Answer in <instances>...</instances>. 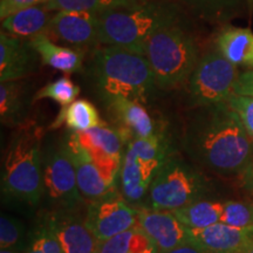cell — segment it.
<instances>
[{
  "mask_svg": "<svg viewBox=\"0 0 253 253\" xmlns=\"http://www.w3.org/2000/svg\"><path fill=\"white\" fill-rule=\"evenodd\" d=\"M184 147L219 173L244 172L253 162V140L226 102L196 107L186 122Z\"/></svg>",
  "mask_w": 253,
  "mask_h": 253,
  "instance_id": "1",
  "label": "cell"
},
{
  "mask_svg": "<svg viewBox=\"0 0 253 253\" xmlns=\"http://www.w3.org/2000/svg\"><path fill=\"white\" fill-rule=\"evenodd\" d=\"M184 11L173 0H144L99 15L101 46H116L144 55L155 32L182 20Z\"/></svg>",
  "mask_w": 253,
  "mask_h": 253,
  "instance_id": "2",
  "label": "cell"
},
{
  "mask_svg": "<svg viewBox=\"0 0 253 253\" xmlns=\"http://www.w3.org/2000/svg\"><path fill=\"white\" fill-rule=\"evenodd\" d=\"M88 72L103 101L123 96L147 103L157 89L147 58L116 46H100L91 50Z\"/></svg>",
  "mask_w": 253,
  "mask_h": 253,
  "instance_id": "3",
  "label": "cell"
},
{
  "mask_svg": "<svg viewBox=\"0 0 253 253\" xmlns=\"http://www.w3.org/2000/svg\"><path fill=\"white\" fill-rule=\"evenodd\" d=\"M43 131L33 121L17 126L6 150L1 175L2 192L15 201L30 205L39 203L42 196Z\"/></svg>",
  "mask_w": 253,
  "mask_h": 253,
  "instance_id": "4",
  "label": "cell"
},
{
  "mask_svg": "<svg viewBox=\"0 0 253 253\" xmlns=\"http://www.w3.org/2000/svg\"><path fill=\"white\" fill-rule=\"evenodd\" d=\"M144 56L157 88L163 90L186 84L201 58L196 38L183 24V19L155 32L145 45Z\"/></svg>",
  "mask_w": 253,
  "mask_h": 253,
  "instance_id": "5",
  "label": "cell"
},
{
  "mask_svg": "<svg viewBox=\"0 0 253 253\" xmlns=\"http://www.w3.org/2000/svg\"><path fill=\"white\" fill-rule=\"evenodd\" d=\"M166 135L158 131L148 138H136L126 144L120 178L128 202H138L150 189L155 176L170 156Z\"/></svg>",
  "mask_w": 253,
  "mask_h": 253,
  "instance_id": "6",
  "label": "cell"
},
{
  "mask_svg": "<svg viewBox=\"0 0 253 253\" xmlns=\"http://www.w3.org/2000/svg\"><path fill=\"white\" fill-rule=\"evenodd\" d=\"M239 73L217 48L199 58L188 82L186 89L194 107L224 103L233 94Z\"/></svg>",
  "mask_w": 253,
  "mask_h": 253,
  "instance_id": "7",
  "label": "cell"
},
{
  "mask_svg": "<svg viewBox=\"0 0 253 253\" xmlns=\"http://www.w3.org/2000/svg\"><path fill=\"white\" fill-rule=\"evenodd\" d=\"M198 176L188 164L170 155L160 168L149 189L151 209L175 211L198 201Z\"/></svg>",
  "mask_w": 253,
  "mask_h": 253,
  "instance_id": "8",
  "label": "cell"
},
{
  "mask_svg": "<svg viewBox=\"0 0 253 253\" xmlns=\"http://www.w3.org/2000/svg\"><path fill=\"white\" fill-rule=\"evenodd\" d=\"M84 221L99 242L138 225V210L118 192L88 203Z\"/></svg>",
  "mask_w": 253,
  "mask_h": 253,
  "instance_id": "9",
  "label": "cell"
},
{
  "mask_svg": "<svg viewBox=\"0 0 253 253\" xmlns=\"http://www.w3.org/2000/svg\"><path fill=\"white\" fill-rule=\"evenodd\" d=\"M50 39L72 48L94 50L101 46L99 39V15L89 12L59 11L49 23Z\"/></svg>",
  "mask_w": 253,
  "mask_h": 253,
  "instance_id": "10",
  "label": "cell"
},
{
  "mask_svg": "<svg viewBox=\"0 0 253 253\" xmlns=\"http://www.w3.org/2000/svg\"><path fill=\"white\" fill-rule=\"evenodd\" d=\"M43 188L48 197L62 207L72 209L81 203L82 195L66 141L48 155L43 171Z\"/></svg>",
  "mask_w": 253,
  "mask_h": 253,
  "instance_id": "11",
  "label": "cell"
},
{
  "mask_svg": "<svg viewBox=\"0 0 253 253\" xmlns=\"http://www.w3.org/2000/svg\"><path fill=\"white\" fill-rule=\"evenodd\" d=\"M104 102L126 144L136 138H148L158 132L142 103L123 96L109 97Z\"/></svg>",
  "mask_w": 253,
  "mask_h": 253,
  "instance_id": "12",
  "label": "cell"
},
{
  "mask_svg": "<svg viewBox=\"0 0 253 253\" xmlns=\"http://www.w3.org/2000/svg\"><path fill=\"white\" fill-rule=\"evenodd\" d=\"M138 226L153 239L158 253L170 251L189 239V229L172 211L137 209Z\"/></svg>",
  "mask_w": 253,
  "mask_h": 253,
  "instance_id": "13",
  "label": "cell"
},
{
  "mask_svg": "<svg viewBox=\"0 0 253 253\" xmlns=\"http://www.w3.org/2000/svg\"><path fill=\"white\" fill-rule=\"evenodd\" d=\"M37 52L30 40L0 32V82L19 81L36 69Z\"/></svg>",
  "mask_w": 253,
  "mask_h": 253,
  "instance_id": "14",
  "label": "cell"
},
{
  "mask_svg": "<svg viewBox=\"0 0 253 253\" xmlns=\"http://www.w3.org/2000/svg\"><path fill=\"white\" fill-rule=\"evenodd\" d=\"M66 144L74 164L78 186L82 197L93 202L115 194V188L104 179L102 173L91 160L89 153L79 143L73 132L66 140Z\"/></svg>",
  "mask_w": 253,
  "mask_h": 253,
  "instance_id": "15",
  "label": "cell"
},
{
  "mask_svg": "<svg viewBox=\"0 0 253 253\" xmlns=\"http://www.w3.org/2000/svg\"><path fill=\"white\" fill-rule=\"evenodd\" d=\"M46 224L58 238L63 253H96L100 242L88 229L84 218L61 211L52 214Z\"/></svg>",
  "mask_w": 253,
  "mask_h": 253,
  "instance_id": "16",
  "label": "cell"
},
{
  "mask_svg": "<svg viewBox=\"0 0 253 253\" xmlns=\"http://www.w3.org/2000/svg\"><path fill=\"white\" fill-rule=\"evenodd\" d=\"M189 238L210 252H245L253 242V232L217 223L204 229H189Z\"/></svg>",
  "mask_w": 253,
  "mask_h": 253,
  "instance_id": "17",
  "label": "cell"
},
{
  "mask_svg": "<svg viewBox=\"0 0 253 253\" xmlns=\"http://www.w3.org/2000/svg\"><path fill=\"white\" fill-rule=\"evenodd\" d=\"M30 42L41 62L55 71L73 74L80 71L84 66L86 50L60 46L47 34H40L31 39Z\"/></svg>",
  "mask_w": 253,
  "mask_h": 253,
  "instance_id": "18",
  "label": "cell"
},
{
  "mask_svg": "<svg viewBox=\"0 0 253 253\" xmlns=\"http://www.w3.org/2000/svg\"><path fill=\"white\" fill-rule=\"evenodd\" d=\"M45 5L21 9L1 20V30L20 39L31 40L48 33L53 14Z\"/></svg>",
  "mask_w": 253,
  "mask_h": 253,
  "instance_id": "19",
  "label": "cell"
},
{
  "mask_svg": "<svg viewBox=\"0 0 253 253\" xmlns=\"http://www.w3.org/2000/svg\"><path fill=\"white\" fill-rule=\"evenodd\" d=\"M216 48L237 67L253 69V32L250 28H223L216 39Z\"/></svg>",
  "mask_w": 253,
  "mask_h": 253,
  "instance_id": "20",
  "label": "cell"
},
{
  "mask_svg": "<svg viewBox=\"0 0 253 253\" xmlns=\"http://www.w3.org/2000/svg\"><path fill=\"white\" fill-rule=\"evenodd\" d=\"M62 125L73 132H82L94 126L106 125V122L101 120L100 114L93 103L80 99L62 107L54 122L50 125V129H59Z\"/></svg>",
  "mask_w": 253,
  "mask_h": 253,
  "instance_id": "21",
  "label": "cell"
},
{
  "mask_svg": "<svg viewBox=\"0 0 253 253\" xmlns=\"http://www.w3.org/2000/svg\"><path fill=\"white\" fill-rule=\"evenodd\" d=\"M73 134L79 143L89 153H102L122 157V149L126 142L116 128L102 125L90 128L89 130Z\"/></svg>",
  "mask_w": 253,
  "mask_h": 253,
  "instance_id": "22",
  "label": "cell"
},
{
  "mask_svg": "<svg viewBox=\"0 0 253 253\" xmlns=\"http://www.w3.org/2000/svg\"><path fill=\"white\" fill-rule=\"evenodd\" d=\"M96 253H158L157 246L140 226L101 242Z\"/></svg>",
  "mask_w": 253,
  "mask_h": 253,
  "instance_id": "23",
  "label": "cell"
},
{
  "mask_svg": "<svg viewBox=\"0 0 253 253\" xmlns=\"http://www.w3.org/2000/svg\"><path fill=\"white\" fill-rule=\"evenodd\" d=\"M183 11L207 21H224L239 11L242 0H173Z\"/></svg>",
  "mask_w": 253,
  "mask_h": 253,
  "instance_id": "24",
  "label": "cell"
},
{
  "mask_svg": "<svg viewBox=\"0 0 253 253\" xmlns=\"http://www.w3.org/2000/svg\"><path fill=\"white\" fill-rule=\"evenodd\" d=\"M26 93L23 82L8 81L0 84V116L5 125L19 126L25 122Z\"/></svg>",
  "mask_w": 253,
  "mask_h": 253,
  "instance_id": "25",
  "label": "cell"
},
{
  "mask_svg": "<svg viewBox=\"0 0 253 253\" xmlns=\"http://www.w3.org/2000/svg\"><path fill=\"white\" fill-rule=\"evenodd\" d=\"M223 208L220 202L196 201L172 212L188 229H204L219 223Z\"/></svg>",
  "mask_w": 253,
  "mask_h": 253,
  "instance_id": "26",
  "label": "cell"
},
{
  "mask_svg": "<svg viewBox=\"0 0 253 253\" xmlns=\"http://www.w3.org/2000/svg\"><path fill=\"white\" fill-rule=\"evenodd\" d=\"M142 0H48L45 6L49 11H80L102 14L110 9L137 4Z\"/></svg>",
  "mask_w": 253,
  "mask_h": 253,
  "instance_id": "27",
  "label": "cell"
},
{
  "mask_svg": "<svg viewBox=\"0 0 253 253\" xmlns=\"http://www.w3.org/2000/svg\"><path fill=\"white\" fill-rule=\"evenodd\" d=\"M80 87L77 86L71 79L62 77L56 79L54 81L48 82L46 86L40 88L32 99V102L49 99L65 107L77 100L79 94H80Z\"/></svg>",
  "mask_w": 253,
  "mask_h": 253,
  "instance_id": "28",
  "label": "cell"
},
{
  "mask_svg": "<svg viewBox=\"0 0 253 253\" xmlns=\"http://www.w3.org/2000/svg\"><path fill=\"white\" fill-rule=\"evenodd\" d=\"M219 223L253 232V204L236 201L225 202Z\"/></svg>",
  "mask_w": 253,
  "mask_h": 253,
  "instance_id": "29",
  "label": "cell"
},
{
  "mask_svg": "<svg viewBox=\"0 0 253 253\" xmlns=\"http://www.w3.org/2000/svg\"><path fill=\"white\" fill-rule=\"evenodd\" d=\"M226 103L239 116L245 130L253 140V97L233 93Z\"/></svg>",
  "mask_w": 253,
  "mask_h": 253,
  "instance_id": "30",
  "label": "cell"
},
{
  "mask_svg": "<svg viewBox=\"0 0 253 253\" xmlns=\"http://www.w3.org/2000/svg\"><path fill=\"white\" fill-rule=\"evenodd\" d=\"M23 235V224L15 218L2 214L0 218V248L12 250L18 244Z\"/></svg>",
  "mask_w": 253,
  "mask_h": 253,
  "instance_id": "31",
  "label": "cell"
},
{
  "mask_svg": "<svg viewBox=\"0 0 253 253\" xmlns=\"http://www.w3.org/2000/svg\"><path fill=\"white\" fill-rule=\"evenodd\" d=\"M47 1L48 0H0V18L4 20L15 12L33 7V6L45 5Z\"/></svg>",
  "mask_w": 253,
  "mask_h": 253,
  "instance_id": "32",
  "label": "cell"
},
{
  "mask_svg": "<svg viewBox=\"0 0 253 253\" xmlns=\"http://www.w3.org/2000/svg\"><path fill=\"white\" fill-rule=\"evenodd\" d=\"M233 93L253 97V69L239 74L238 80L233 88Z\"/></svg>",
  "mask_w": 253,
  "mask_h": 253,
  "instance_id": "33",
  "label": "cell"
},
{
  "mask_svg": "<svg viewBox=\"0 0 253 253\" xmlns=\"http://www.w3.org/2000/svg\"><path fill=\"white\" fill-rule=\"evenodd\" d=\"M162 253H209V251L204 250L203 248H201V246L197 245L195 242H192V240L189 238L188 240H185L184 243H182L181 245L176 246L175 249Z\"/></svg>",
  "mask_w": 253,
  "mask_h": 253,
  "instance_id": "34",
  "label": "cell"
},
{
  "mask_svg": "<svg viewBox=\"0 0 253 253\" xmlns=\"http://www.w3.org/2000/svg\"><path fill=\"white\" fill-rule=\"evenodd\" d=\"M244 181L249 189H253V162L244 171Z\"/></svg>",
  "mask_w": 253,
  "mask_h": 253,
  "instance_id": "35",
  "label": "cell"
},
{
  "mask_svg": "<svg viewBox=\"0 0 253 253\" xmlns=\"http://www.w3.org/2000/svg\"><path fill=\"white\" fill-rule=\"evenodd\" d=\"M0 253H23V252H17V251H13V250L11 249H1V251ZM26 253V252H25Z\"/></svg>",
  "mask_w": 253,
  "mask_h": 253,
  "instance_id": "36",
  "label": "cell"
},
{
  "mask_svg": "<svg viewBox=\"0 0 253 253\" xmlns=\"http://www.w3.org/2000/svg\"><path fill=\"white\" fill-rule=\"evenodd\" d=\"M245 253H253V242L251 243V244L249 245V248L246 249V251H245Z\"/></svg>",
  "mask_w": 253,
  "mask_h": 253,
  "instance_id": "37",
  "label": "cell"
},
{
  "mask_svg": "<svg viewBox=\"0 0 253 253\" xmlns=\"http://www.w3.org/2000/svg\"><path fill=\"white\" fill-rule=\"evenodd\" d=\"M248 6H249L250 11H252V9H253V0H248Z\"/></svg>",
  "mask_w": 253,
  "mask_h": 253,
  "instance_id": "38",
  "label": "cell"
},
{
  "mask_svg": "<svg viewBox=\"0 0 253 253\" xmlns=\"http://www.w3.org/2000/svg\"><path fill=\"white\" fill-rule=\"evenodd\" d=\"M209 253H245V252H242V251H233V252H210Z\"/></svg>",
  "mask_w": 253,
  "mask_h": 253,
  "instance_id": "39",
  "label": "cell"
},
{
  "mask_svg": "<svg viewBox=\"0 0 253 253\" xmlns=\"http://www.w3.org/2000/svg\"><path fill=\"white\" fill-rule=\"evenodd\" d=\"M142 1H144V0H142Z\"/></svg>",
  "mask_w": 253,
  "mask_h": 253,
  "instance_id": "40",
  "label": "cell"
}]
</instances>
